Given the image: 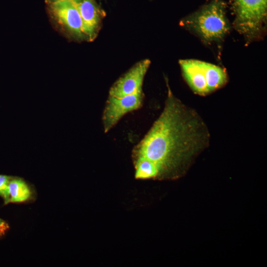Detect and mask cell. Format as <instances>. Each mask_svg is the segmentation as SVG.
<instances>
[{
  "mask_svg": "<svg viewBox=\"0 0 267 267\" xmlns=\"http://www.w3.org/2000/svg\"><path fill=\"white\" fill-rule=\"evenodd\" d=\"M168 87L162 113L132 150L136 179H177L209 145L210 134L202 119Z\"/></svg>",
  "mask_w": 267,
  "mask_h": 267,
  "instance_id": "1",
  "label": "cell"
},
{
  "mask_svg": "<svg viewBox=\"0 0 267 267\" xmlns=\"http://www.w3.org/2000/svg\"><path fill=\"white\" fill-rule=\"evenodd\" d=\"M181 24L205 44L222 41L230 29L225 4L222 0H213L183 19Z\"/></svg>",
  "mask_w": 267,
  "mask_h": 267,
  "instance_id": "2",
  "label": "cell"
},
{
  "mask_svg": "<svg viewBox=\"0 0 267 267\" xmlns=\"http://www.w3.org/2000/svg\"><path fill=\"white\" fill-rule=\"evenodd\" d=\"M235 29L247 42L260 37L267 19V0H233Z\"/></svg>",
  "mask_w": 267,
  "mask_h": 267,
  "instance_id": "3",
  "label": "cell"
},
{
  "mask_svg": "<svg viewBox=\"0 0 267 267\" xmlns=\"http://www.w3.org/2000/svg\"><path fill=\"white\" fill-rule=\"evenodd\" d=\"M45 4L50 18L62 30L78 39H86L74 0H45Z\"/></svg>",
  "mask_w": 267,
  "mask_h": 267,
  "instance_id": "4",
  "label": "cell"
},
{
  "mask_svg": "<svg viewBox=\"0 0 267 267\" xmlns=\"http://www.w3.org/2000/svg\"><path fill=\"white\" fill-rule=\"evenodd\" d=\"M150 64L149 60L144 59L135 64L114 83L108 96L121 98L142 89L143 81Z\"/></svg>",
  "mask_w": 267,
  "mask_h": 267,
  "instance_id": "5",
  "label": "cell"
},
{
  "mask_svg": "<svg viewBox=\"0 0 267 267\" xmlns=\"http://www.w3.org/2000/svg\"><path fill=\"white\" fill-rule=\"evenodd\" d=\"M79 12L86 39L93 41L97 36L105 13L94 0H74Z\"/></svg>",
  "mask_w": 267,
  "mask_h": 267,
  "instance_id": "6",
  "label": "cell"
},
{
  "mask_svg": "<svg viewBox=\"0 0 267 267\" xmlns=\"http://www.w3.org/2000/svg\"><path fill=\"white\" fill-rule=\"evenodd\" d=\"M179 64L182 75L191 90L200 95L209 94L206 82V62L185 59L180 60Z\"/></svg>",
  "mask_w": 267,
  "mask_h": 267,
  "instance_id": "7",
  "label": "cell"
},
{
  "mask_svg": "<svg viewBox=\"0 0 267 267\" xmlns=\"http://www.w3.org/2000/svg\"><path fill=\"white\" fill-rule=\"evenodd\" d=\"M10 202H22L31 195V191L26 182L19 178L11 177L8 183Z\"/></svg>",
  "mask_w": 267,
  "mask_h": 267,
  "instance_id": "8",
  "label": "cell"
},
{
  "mask_svg": "<svg viewBox=\"0 0 267 267\" xmlns=\"http://www.w3.org/2000/svg\"><path fill=\"white\" fill-rule=\"evenodd\" d=\"M11 177L0 175V196L3 198L5 204L10 203L8 183Z\"/></svg>",
  "mask_w": 267,
  "mask_h": 267,
  "instance_id": "9",
  "label": "cell"
},
{
  "mask_svg": "<svg viewBox=\"0 0 267 267\" xmlns=\"http://www.w3.org/2000/svg\"><path fill=\"white\" fill-rule=\"evenodd\" d=\"M7 223L0 218V238H1L8 229Z\"/></svg>",
  "mask_w": 267,
  "mask_h": 267,
  "instance_id": "10",
  "label": "cell"
}]
</instances>
